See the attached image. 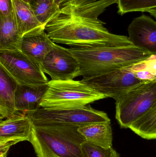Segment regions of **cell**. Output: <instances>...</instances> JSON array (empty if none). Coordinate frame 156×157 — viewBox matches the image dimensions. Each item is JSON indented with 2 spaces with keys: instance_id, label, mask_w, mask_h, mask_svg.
<instances>
[{
  "instance_id": "11",
  "label": "cell",
  "mask_w": 156,
  "mask_h": 157,
  "mask_svg": "<svg viewBox=\"0 0 156 157\" xmlns=\"http://www.w3.org/2000/svg\"><path fill=\"white\" fill-rule=\"evenodd\" d=\"M34 124L26 114L16 112L0 122V140L13 139L19 142L31 138Z\"/></svg>"
},
{
  "instance_id": "17",
  "label": "cell",
  "mask_w": 156,
  "mask_h": 157,
  "mask_svg": "<svg viewBox=\"0 0 156 157\" xmlns=\"http://www.w3.org/2000/svg\"><path fill=\"white\" fill-rule=\"evenodd\" d=\"M22 39L14 11L7 17L0 15V51H21Z\"/></svg>"
},
{
  "instance_id": "24",
  "label": "cell",
  "mask_w": 156,
  "mask_h": 157,
  "mask_svg": "<svg viewBox=\"0 0 156 157\" xmlns=\"http://www.w3.org/2000/svg\"><path fill=\"white\" fill-rule=\"evenodd\" d=\"M13 11L12 0H0V15L7 17Z\"/></svg>"
},
{
  "instance_id": "23",
  "label": "cell",
  "mask_w": 156,
  "mask_h": 157,
  "mask_svg": "<svg viewBox=\"0 0 156 157\" xmlns=\"http://www.w3.org/2000/svg\"><path fill=\"white\" fill-rule=\"evenodd\" d=\"M18 143V141L13 139L0 140V157H6L10 147Z\"/></svg>"
},
{
  "instance_id": "14",
  "label": "cell",
  "mask_w": 156,
  "mask_h": 157,
  "mask_svg": "<svg viewBox=\"0 0 156 157\" xmlns=\"http://www.w3.org/2000/svg\"><path fill=\"white\" fill-rule=\"evenodd\" d=\"M14 13L20 36L45 30L34 13L30 4L22 0H12Z\"/></svg>"
},
{
  "instance_id": "25",
  "label": "cell",
  "mask_w": 156,
  "mask_h": 157,
  "mask_svg": "<svg viewBox=\"0 0 156 157\" xmlns=\"http://www.w3.org/2000/svg\"><path fill=\"white\" fill-rule=\"evenodd\" d=\"M147 12L149 13L151 15L154 17L156 19V7L150 9Z\"/></svg>"
},
{
  "instance_id": "2",
  "label": "cell",
  "mask_w": 156,
  "mask_h": 157,
  "mask_svg": "<svg viewBox=\"0 0 156 157\" xmlns=\"http://www.w3.org/2000/svg\"><path fill=\"white\" fill-rule=\"evenodd\" d=\"M69 49L78 61L80 76L83 78L98 76L143 60L152 55L134 45Z\"/></svg>"
},
{
  "instance_id": "19",
  "label": "cell",
  "mask_w": 156,
  "mask_h": 157,
  "mask_svg": "<svg viewBox=\"0 0 156 157\" xmlns=\"http://www.w3.org/2000/svg\"><path fill=\"white\" fill-rule=\"evenodd\" d=\"M130 67L136 77L144 83L156 79V55L131 64Z\"/></svg>"
},
{
  "instance_id": "12",
  "label": "cell",
  "mask_w": 156,
  "mask_h": 157,
  "mask_svg": "<svg viewBox=\"0 0 156 157\" xmlns=\"http://www.w3.org/2000/svg\"><path fill=\"white\" fill-rule=\"evenodd\" d=\"M55 44L45 30H41L24 36L21 41V51L40 65Z\"/></svg>"
},
{
  "instance_id": "21",
  "label": "cell",
  "mask_w": 156,
  "mask_h": 157,
  "mask_svg": "<svg viewBox=\"0 0 156 157\" xmlns=\"http://www.w3.org/2000/svg\"><path fill=\"white\" fill-rule=\"evenodd\" d=\"M118 13L121 15L135 12H147L156 7V0H118Z\"/></svg>"
},
{
  "instance_id": "4",
  "label": "cell",
  "mask_w": 156,
  "mask_h": 157,
  "mask_svg": "<svg viewBox=\"0 0 156 157\" xmlns=\"http://www.w3.org/2000/svg\"><path fill=\"white\" fill-rule=\"evenodd\" d=\"M40 103L45 109L78 108L106 98L82 80H50Z\"/></svg>"
},
{
  "instance_id": "10",
  "label": "cell",
  "mask_w": 156,
  "mask_h": 157,
  "mask_svg": "<svg viewBox=\"0 0 156 157\" xmlns=\"http://www.w3.org/2000/svg\"><path fill=\"white\" fill-rule=\"evenodd\" d=\"M129 40L134 46L156 55V22L145 15L136 17L128 29Z\"/></svg>"
},
{
  "instance_id": "13",
  "label": "cell",
  "mask_w": 156,
  "mask_h": 157,
  "mask_svg": "<svg viewBox=\"0 0 156 157\" xmlns=\"http://www.w3.org/2000/svg\"><path fill=\"white\" fill-rule=\"evenodd\" d=\"M47 89V84L39 86L17 85L15 96L16 111L26 114L39 109Z\"/></svg>"
},
{
  "instance_id": "7",
  "label": "cell",
  "mask_w": 156,
  "mask_h": 157,
  "mask_svg": "<svg viewBox=\"0 0 156 157\" xmlns=\"http://www.w3.org/2000/svg\"><path fill=\"white\" fill-rule=\"evenodd\" d=\"M0 66L17 85L39 86L49 82L41 65L21 51H0Z\"/></svg>"
},
{
  "instance_id": "20",
  "label": "cell",
  "mask_w": 156,
  "mask_h": 157,
  "mask_svg": "<svg viewBox=\"0 0 156 157\" xmlns=\"http://www.w3.org/2000/svg\"><path fill=\"white\" fill-rule=\"evenodd\" d=\"M30 5L38 21L45 26L51 17L59 9V6L55 2L45 0H33Z\"/></svg>"
},
{
  "instance_id": "28",
  "label": "cell",
  "mask_w": 156,
  "mask_h": 157,
  "mask_svg": "<svg viewBox=\"0 0 156 157\" xmlns=\"http://www.w3.org/2000/svg\"><path fill=\"white\" fill-rule=\"evenodd\" d=\"M45 1H49V2H55V0H45Z\"/></svg>"
},
{
  "instance_id": "15",
  "label": "cell",
  "mask_w": 156,
  "mask_h": 157,
  "mask_svg": "<svg viewBox=\"0 0 156 157\" xmlns=\"http://www.w3.org/2000/svg\"><path fill=\"white\" fill-rule=\"evenodd\" d=\"M78 131L89 144L105 149L112 147V130L111 122L85 124L79 126Z\"/></svg>"
},
{
  "instance_id": "9",
  "label": "cell",
  "mask_w": 156,
  "mask_h": 157,
  "mask_svg": "<svg viewBox=\"0 0 156 157\" xmlns=\"http://www.w3.org/2000/svg\"><path fill=\"white\" fill-rule=\"evenodd\" d=\"M51 80H73L80 76L79 63L69 49L55 44L40 64Z\"/></svg>"
},
{
  "instance_id": "6",
  "label": "cell",
  "mask_w": 156,
  "mask_h": 157,
  "mask_svg": "<svg viewBox=\"0 0 156 157\" xmlns=\"http://www.w3.org/2000/svg\"><path fill=\"white\" fill-rule=\"evenodd\" d=\"M34 125H74L111 122L106 113L90 105L78 108L45 109L39 108L26 113Z\"/></svg>"
},
{
  "instance_id": "8",
  "label": "cell",
  "mask_w": 156,
  "mask_h": 157,
  "mask_svg": "<svg viewBox=\"0 0 156 157\" xmlns=\"http://www.w3.org/2000/svg\"><path fill=\"white\" fill-rule=\"evenodd\" d=\"M130 65L98 76L83 78L82 82L106 98L116 100L135 87L144 83L136 77Z\"/></svg>"
},
{
  "instance_id": "18",
  "label": "cell",
  "mask_w": 156,
  "mask_h": 157,
  "mask_svg": "<svg viewBox=\"0 0 156 157\" xmlns=\"http://www.w3.org/2000/svg\"><path fill=\"white\" fill-rule=\"evenodd\" d=\"M129 128L142 138L156 139V103Z\"/></svg>"
},
{
  "instance_id": "1",
  "label": "cell",
  "mask_w": 156,
  "mask_h": 157,
  "mask_svg": "<svg viewBox=\"0 0 156 157\" xmlns=\"http://www.w3.org/2000/svg\"><path fill=\"white\" fill-rule=\"evenodd\" d=\"M118 0H61L45 26L56 43L72 48L134 45L128 37L110 33L99 16Z\"/></svg>"
},
{
  "instance_id": "26",
  "label": "cell",
  "mask_w": 156,
  "mask_h": 157,
  "mask_svg": "<svg viewBox=\"0 0 156 157\" xmlns=\"http://www.w3.org/2000/svg\"><path fill=\"white\" fill-rule=\"evenodd\" d=\"M22 1L26 2L27 3L31 4V2H32L33 0H22Z\"/></svg>"
},
{
  "instance_id": "16",
  "label": "cell",
  "mask_w": 156,
  "mask_h": 157,
  "mask_svg": "<svg viewBox=\"0 0 156 157\" xmlns=\"http://www.w3.org/2000/svg\"><path fill=\"white\" fill-rule=\"evenodd\" d=\"M17 84L0 66V119H7L16 112V89Z\"/></svg>"
},
{
  "instance_id": "27",
  "label": "cell",
  "mask_w": 156,
  "mask_h": 157,
  "mask_svg": "<svg viewBox=\"0 0 156 157\" xmlns=\"http://www.w3.org/2000/svg\"><path fill=\"white\" fill-rule=\"evenodd\" d=\"M61 0H55V2L57 5L59 6L60 3V2H61Z\"/></svg>"
},
{
  "instance_id": "3",
  "label": "cell",
  "mask_w": 156,
  "mask_h": 157,
  "mask_svg": "<svg viewBox=\"0 0 156 157\" xmlns=\"http://www.w3.org/2000/svg\"><path fill=\"white\" fill-rule=\"evenodd\" d=\"M74 125H34L29 142L38 157H83L86 141Z\"/></svg>"
},
{
  "instance_id": "5",
  "label": "cell",
  "mask_w": 156,
  "mask_h": 157,
  "mask_svg": "<svg viewBox=\"0 0 156 157\" xmlns=\"http://www.w3.org/2000/svg\"><path fill=\"white\" fill-rule=\"evenodd\" d=\"M156 103V79L142 83L115 100V118L122 128L129 127Z\"/></svg>"
},
{
  "instance_id": "22",
  "label": "cell",
  "mask_w": 156,
  "mask_h": 157,
  "mask_svg": "<svg viewBox=\"0 0 156 157\" xmlns=\"http://www.w3.org/2000/svg\"><path fill=\"white\" fill-rule=\"evenodd\" d=\"M81 150L83 157H121L112 147L105 149L86 141L82 144Z\"/></svg>"
}]
</instances>
